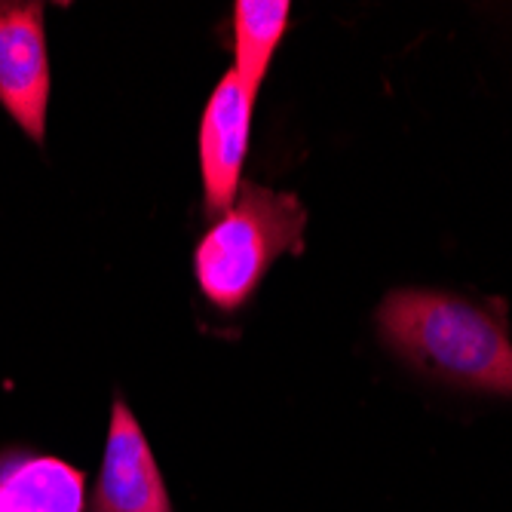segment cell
<instances>
[{
    "label": "cell",
    "instance_id": "obj_7",
    "mask_svg": "<svg viewBox=\"0 0 512 512\" xmlns=\"http://www.w3.org/2000/svg\"><path fill=\"white\" fill-rule=\"evenodd\" d=\"M292 7L289 0H240L234 7V40H237V80L255 102L270 59L286 34Z\"/></svg>",
    "mask_w": 512,
    "mask_h": 512
},
{
    "label": "cell",
    "instance_id": "obj_3",
    "mask_svg": "<svg viewBox=\"0 0 512 512\" xmlns=\"http://www.w3.org/2000/svg\"><path fill=\"white\" fill-rule=\"evenodd\" d=\"M0 105L34 142H43L50 108L43 4H0Z\"/></svg>",
    "mask_w": 512,
    "mask_h": 512
},
{
    "label": "cell",
    "instance_id": "obj_1",
    "mask_svg": "<svg viewBox=\"0 0 512 512\" xmlns=\"http://www.w3.org/2000/svg\"><path fill=\"white\" fill-rule=\"evenodd\" d=\"M393 353L427 375L512 396V341L500 313L433 289H396L378 310Z\"/></svg>",
    "mask_w": 512,
    "mask_h": 512
},
{
    "label": "cell",
    "instance_id": "obj_5",
    "mask_svg": "<svg viewBox=\"0 0 512 512\" xmlns=\"http://www.w3.org/2000/svg\"><path fill=\"white\" fill-rule=\"evenodd\" d=\"M89 512H172L151 445L123 399H117L111 414L102 476Z\"/></svg>",
    "mask_w": 512,
    "mask_h": 512
},
{
    "label": "cell",
    "instance_id": "obj_4",
    "mask_svg": "<svg viewBox=\"0 0 512 512\" xmlns=\"http://www.w3.org/2000/svg\"><path fill=\"white\" fill-rule=\"evenodd\" d=\"M252 99L234 71H227L206 102L200 123V172L206 209L224 215L243 184V160L249 151Z\"/></svg>",
    "mask_w": 512,
    "mask_h": 512
},
{
    "label": "cell",
    "instance_id": "obj_6",
    "mask_svg": "<svg viewBox=\"0 0 512 512\" xmlns=\"http://www.w3.org/2000/svg\"><path fill=\"white\" fill-rule=\"evenodd\" d=\"M86 479L59 457L28 454L0 467V512H83Z\"/></svg>",
    "mask_w": 512,
    "mask_h": 512
},
{
    "label": "cell",
    "instance_id": "obj_2",
    "mask_svg": "<svg viewBox=\"0 0 512 512\" xmlns=\"http://www.w3.org/2000/svg\"><path fill=\"white\" fill-rule=\"evenodd\" d=\"M307 212L295 194H279L261 184H240V194L197 243L194 273L200 292L218 310L243 307L273 261L301 252Z\"/></svg>",
    "mask_w": 512,
    "mask_h": 512
}]
</instances>
